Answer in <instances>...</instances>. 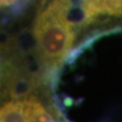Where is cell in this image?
Listing matches in <instances>:
<instances>
[{"label": "cell", "instance_id": "obj_1", "mask_svg": "<svg viewBox=\"0 0 122 122\" xmlns=\"http://www.w3.org/2000/svg\"><path fill=\"white\" fill-rule=\"evenodd\" d=\"M72 0H42L33 22V52L36 64L52 81L67 60L77 37L75 21L70 20Z\"/></svg>", "mask_w": 122, "mask_h": 122}]
</instances>
